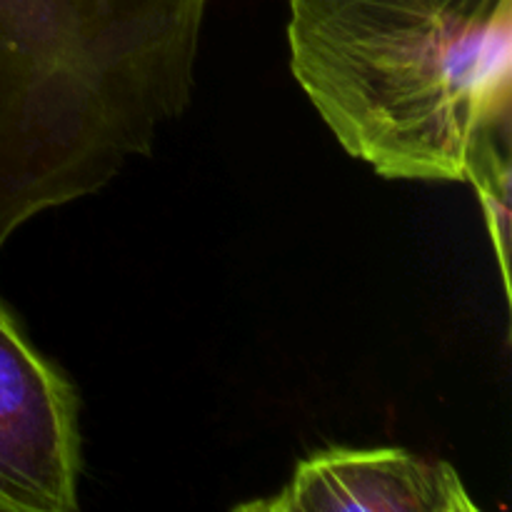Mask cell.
<instances>
[{"label": "cell", "instance_id": "cell-1", "mask_svg": "<svg viewBox=\"0 0 512 512\" xmlns=\"http://www.w3.org/2000/svg\"><path fill=\"white\" fill-rule=\"evenodd\" d=\"M203 13L205 0H0V250L180 118Z\"/></svg>", "mask_w": 512, "mask_h": 512}, {"label": "cell", "instance_id": "cell-2", "mask_svg": "<svg viewBox=\"0 0 512 512\" xmlns=\"http://www.w3.org/2000/svg\"><path fill=\"white\" fill-rule=\"evenodd\" d=\"M290 68L348 155L468 183L512 143V0H288Z\"/></svg>", "mask_w": 512, "mask_h": 512}, {"label": "cell", "instance_id": "cell-3", "mask_svg": "<svg viewBox=\"0 0 512 512\" xmlns=\"http://www.w3.org/2000/svg\"><path fill=\"white\" fill-rule=\"evenodd\" d=\"M78 475L73 385L0 300V512L78 510Z\"/></svg>", "mask_w": 512, "mask_h": 512}, {"label": "cell", "instance_id": "cell-4", "mask_svg": "<svg viewBox=\"0 0 512 512\" xmlns=\"http://www.w3.org/2000/svg\"><path fill=\"white\" fill-rule=\"evenodd\" d=\"M235 510L475 512L478 503L448 463H430L398 448H330L305 458L275 498Z\"/></svg>", "mask_w": 512, "mask_h": 512}, {"label": "cell", "instance_id": "cell-5", "mask_svg": "<svg viewBox=\"0 0 512 512\" xmlns=\"http://www.w3.org/2000/svg\"><path fill=\"white\" fill-rule=\"evenodd\" d=\"M478 193L490 243L500 268L505 298L510 300V193H512V143L490 145L468 175Z\"/></svg>", "mask_w": 512, "mask_h": 512}]
</instances>
